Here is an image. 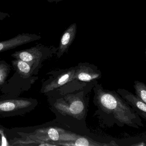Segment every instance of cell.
Instances as JSON below:
<instances>
[{
	"label": "cell",
	"instance_id": "obj_15",
	"mask_svg": "<svg viewBox=\"0 0 146 146\" xmlns=\"http://www.w3.org/2000/svg\"><path fill=\"white\" fill-rule=\"evenodd\" d=\"M9 17H10V15L9 13L2 12L0 11V21H2Z\"/></svg>",
	"mask_w": 146,
	"mask_h": 146
},
{
	"label": "cell",
	"instance_id": "obj_8",
	"mask_svg": "<svg viewBox=\"0 0 146 146\" xmlns=\"http://www.w3.org/2000/svg\"><path fill=\"white\" fill-rule=\"evenodd\" d=\"M76 31V24H73L63 34L60 39L58 51L57 53L58 58H60L67 51L75 38Z\"/></svg>",
	"mask_w": 146,
	"mask_h": 146
},
{
	"label": "cell",
	"instance_id": "obj_12",
	"mask_svg": "<svg viewBox=\"0 0 146 146\" xmlns=\"http://www.w3.org/2000/svg\"><path fill=\"white\" fill-rule=\"evenodd\" d=\"M14 64L17 66L18 70L22 74L25 75L29 74L31 70L29 64L19 59H17L14 61Z\"/></svg>",
	"mask_w": 146,
	"mask_h": 146
},
{
	"label": "cell",
	"instance_id": "obj_6",
	"mask_svg": "<svg viewBox=\"0 0 146 146\" xmlns=\"http://www.w3.org/2000/svg\"><path fill=\"white\" fill-rule=\"evenodd\" d=\"M117 93L135 110L138 115L146 119V104L137 98L135 95L129 91L118 88L116 91Z\"/></svg>",
	"mask_w": 146,
	"mask_h": 146
},
{
	"label": "cell",
	"instance_id": "obj_11",
	"mask_svg": "<svg viewBox=\"0 0 146 146\" xmlns=\"http://www.w3.org/2000/svg\"><path fill=\"white\" fill-rule=\"evenodd\" d=\"M134 87L136 96L146 103V86L145 84L140 81H135Z\"/></svg>",
	"mask_w": 146,
	"mask_h": 146
},
{
	"label": "cell",
	"instance_id": "obj_3",
	"mask_svg": "<svg viewBox=\"0 0 146 146\" xmlns=\"http://www.w3.org/2000/svg\"><path fill=\"white\" fill-rule=\"evenodd\" d=\"M51 52V48L39 44L31 48L16 52L12 54V56L17 59L25 61L31 66V64H38L47 58Z\"/></svg>",
	"mask_w": 146,
	"mask_h": 146
},
{
	"label": "cell",
	"instance_id": "obj_17",
	"mask_svg": "<svg viewBox=\"0 0 146 146\" xmlns=\"http://www.w3.org/2000/svg\"><path fill=\"white\" fill-rule=\"evenodd\" d=\"M49 2H58V1H60L61 0H47Z\"/></svg>",
	"mask_w": 146,
	"mask_h": 146
},
{
	"label": "cell",
	"instance_id": "obj_9",
	"mask_svg": "<svg viewBox=\"0 0 146 146\" xmlns=\"http://www.w3.org/2000/svg\"><path fill=\"white\" fill-rule=\"evenodd\" d=\"M60 145H67V146H110L111 144L101 143L95 141H93L92 139L88 137L83 136H78L75 140L71 141L65 142L60 143Z\"/></svg>",
	"mask_w": 146,
	"mask_h": 146
},
{
	"label": "cell",
	"instance_id": "obj_13",
	"mask_svg": "<svg viewBox=\"0 0 146 146\" xmlns=\"http://www.w3.org/2000/svg\"><path fill=\"white\" fill-rule=\"evenodd\" d=\"M48 135L49 138L54 141H61V138L58 131L54 128H50L48 131Z\"/></svg>",
	"mask_w": 146,
	"mask_h": 146
},
{
	"label": "cell",
	"instance_id": "obj_5",
	"mask_svg": "<svg viewBox=\"0 0 146 146\" xmlns=\"http://www.w3.org/2000/svg\"><path fill=\"white\" fill-rule=\"evenodd\" d=\"M41 36L36 34L23 33L7 40L0 42V52L40 40Z\"/></svg>",
	"mask_w": 146,
	"mask_h": 146
},
{
	"label": "cell",
	"instance_id": "obj_4",
	"mask_svg": "<svg viewBox=\"0 0 146 146\" xmlns=\"http://www.w3.org/2000/svg\"><path fill=\"white\" fill-rule=\"evenodd\" d=\"M102 73L98 67L88 63H81L76 66L74 79L81 82L95 81L101 78Z\"/></svg>",
	"mask_w": 146,
	"mask_h": 146
},
{
	"label": "cell",
	"instance_id": "obj_16",
	"mask_svg": "<svg viewBox=\"0 0 146 146\" xmlns=\"http://www.w3.org/2000/svg\"><path fill=\"white\" fill-rule=\"evenodd\" d=\"M4 79V74L3 72L0 71V83Z\"/></svg>",
	"mask_w": 146,
	"mask_h": 146
},
{
	"label": "cell",
	"instance_id": "obj_10",
	"mask_svg": "<svg viewBox=\"0 0 146 146\" xmlns=\"http://www.w3.org/2000/svg\"><path fill=\"white\" fill-rule=\"evenodd\" d=\"M28 102L22 100H8L0 102V112H11L18 108L28 106Z\"/></svg>",
	"mask_w": 146,
	"mask_h": 146
},
{
	"label": "cell",
	"instance_id": "obj_14",
	"mask_svg": "<svg viewBox=\"0 0 146 146\" xmlns=\"http://www.w3.org/2000/svg\"><path fill=\"white\" fill-rule=\"evenodd\" d=\"M0 134L1 135V139H2V144H1V146H8V144L7 143V141L6 138L5 137V136L4 133L3 131L0 130Z\"/></svg>",
	"mask_w": 146,
	"mask_h": 146
},
{
	"label": "cell",
	"instance_id": "obj_7",
	"mask_svg": "<svg viewBox=\"0 0 146 146\" xmlns=\"http://www.w3.org/2000/svg\"><path fill=\"white\" fill-rule=\"evenodd\" d=\"M75 72L76 66L62 71L57 77L47 86V90L50 91L63 87L67 83L74 80Z\"/></svg>",
	"mask_w": 146,
	"mask_h": 146
},
{
	"label": "cell",
	"instance_id": "obj_2",
	"mask_svg": "<svg viewBox=\"0 0 146 146\" xmlns=\"http://www.w3.org/2000/svg\"><path fill=\"white\" fill-rule=\"evenodd\" d=\"M71 98H66L64 100L58 102L56 107L62 114L70 115L75 118L81 119L85 115L86 106L81 99V95H72Z\"/></svg>",
	"mask_w": 146,
	"mask_h": 146
},
{
	"label": "cell",
	"instance_id": "obj_1",
	"mask_svg": "<svg viewBox=\"0 0 146 146\" xmlns=\"http://www.w3.org/2000/svg\"><path fill=\"white\" fill-rule=\"evenodd\" d=\"M94 90V102L99 112L111 117L119 126L143 127L139 115L117 92L104 89L100 84H95Z\"/></svg>",
	"mask_w": 146,
	"mask_h": 146
}]
</instances>
